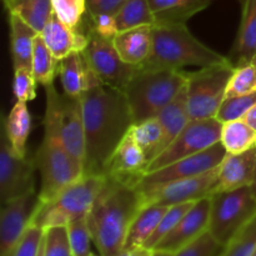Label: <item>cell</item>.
Wrapping results in <instances>:
<instances>
[{
    "mask_svg": "<svg viewBox=\"0 0 256 256\" xmlns=\"http://www.w3.org/2000/svg\"><path fill=\"white\" fill-rule=\"evenodd\" d=\"M85 128L84 175H104L118 145L134 124L122 90L99 84L82 95Z\"/></svg>",
    "mask_w": 256,
    "mask_h": 256,
    "instance_id": "6da1fadb",
    "label": "cell"
},
{
    "mask_svg": "<svg viewBox=\"0 0 256 256\" xmlns=\"http://www.w3.org/2000/svg\"><path fill=\"white\" fill-rule=\"evenodd\" d=\"M142 206L144 200L136 185L105 176L86 216L92 242L100 255L122 254L128 230Z\"/></svg>",
    "mask_w": 256,
    "mask_h": 256,
    "instance_id": "7a4b0ae2",
    "label": "cell"
},
{
    "mask_svg": "<svg viewBox=\"0 0 256 256\" xmlns=\"http://www.w3.org/2000/svg\"><path fill=\"white\" fill-rule=\"evenodd\" d=\"M40 174L39 202H50L64 189L84 176V165L64 146L58 132L52 108L46 104L44 115V138L34 158Z\"/></svg>",
    "mask_w": 256,
    "mask_h": 256,
    "instance_id": "3957f363",
    "label": "cell"
},
{
    "mask_svg": "<svg viewBox=\"0 0 256 256\" xmlns=\"http://www.w3.org/2000/svg\"><path fill=\"white\" fill-rule=\"evenodd\" d=\"M228 60L229 58L198 40L186 25H154L152 52L140 66L182 70L186 66L206 68Z\"/></svg>",
    "mask_w": 256,
    "mask_h": 256,
    "instance_id": "277c9868",
    "label": "cell"
},
{
    "mask_svg": "<svg viewBox=\"0 0 256 256\" xmlns=\"http://www.w3.org/2000/svg\"><path fill=\"white\" fill-rule=\"evenodd\" d=\"M188 84L184 70L138 66L124 88L134 122L158 116Z\"/></svg>",
    "mask_w": 256,
    "mask_h": 256,
    "instance_id": "5b68a950",
    "label": "cell"
},
{
    "mask_svg": "<svg viewBox=\"0 0 256 256\" xmlns=\"http://www.w3.org/2000/svg\"><path fill=\"white\" fill-rule=\"evenodd\" d=\"M104 175H84L50 202H39L32 224L44 230L66 226L74 220L86 218L104 184Z\"/></svg>",
    "mask_w": 256,
    "mask_h": 256,
    "instance_id": "8992f818",
    "label": "cell"
},
{
    "mask_svg": "<svg viewBox=\"0 0 256 256\" xmlns=\"http://www.w3.org/2000/svg\"><path fill=\"white\" fill-rule=\"evenodd\" d=\"M234 69V64L228 60L188 72L186 96L190 120H206L216 116Z\"/></svg>",
    "mask_w": 256,
    "mask_h": 256,
    "instance_id": "52a82bcc",
    "label": "cell"
},
{
    "mask_svg": "<svg viewBox=\"0 0 256 256\" xmlns=\"http://www.w3.org/2000/svg\"><path fill=\"white\" fill-rule=\"evenodd\" d=\"M256 215V196L250 186L212 195L209 232L226 246Z\"/></svg>",
    "mask_w": 256,
    "mask_h": 256,
    "instance_id": "ba28073f",
    "label": "cell"
},
{
    "mask_svg": "<svg viewBox=\"0 0 256 256\" xmlns=\"http://www.w3.org/2000/svg\"><path fill=\"white\" fill-rule=\"evenodd\" d=\"M225 155H226V150L222 146V142H218L214 146L209 148L199 154L184 158V159L172 162L166 166L146 172L136 184L138 190L144 200V205L152 199L155 192H159L165 185L178 182V180L204 174V172L219 166L220 162L224 160Z\"/></svg>",
    "mask_w": 256,
    "mask_h": 256,
    "instance_id": "9c48e42d",
    "label": "cell"
},
{
    "mask_svg": "<svg viewBox=\"0 0 256 256\" xmlns=\"http://www.w3.org/2000/svg\"><path fill=\"white\" fill-rule=\"evenodd\" d=\"M222 124L216 119L192 120L174 142L168 145L149 165L146 172H154L162 166L184 158L199 154L220 142Z\"/></svg>",
    "mask_w": 256,
    "mask_h": 256,
    "instance_id": "30bf717a",
    "label": "cell"
},
{
    "mask_svg": "<svg viewBox=\"0 0 256 256\" xmlns=\"http://www.w3.org/2000/svg\"><path fill=\"white\" fill-rule=\"evenodd\" d=\"M46 104L52 108L56 119L58 132L68 152L84 165L85 128L82 104L80 96L60 95L54 84L45 86Z\"/></svg>",
    "mask_w": 256,
    "mask_h": 256,
    "instance_id": "8fae6325",
    "label": "cell"
},
{
    "mask_svg": "<svg viewBox=\"0 0 256 256\" xmlns=\"http://www.w3.org/2000/svg\"><path fill=\"white\" fill-rule=\"evenodd\" d=\"M89 42L84 52L90 68L105 85L124 90L138 66L125 62L116 52L112 40L104 39L88 28Z\"/></svg>",
    "mask_w": 256,
    "mask_h": 256,
    "instance_id": "7c38bea8",
    "label": "cell"
},
{
    "mask_svg": "<svg viewBox=\"0 0 256 256\" xmlns=\"http://www.w3.org/2000/svg\"><path fill=\"white\" fill-rule=\"evenodd\" d=\"M34 159L20 156L12 150L2 132L0 145V199L2 205L35 192Z\"/></svg>",
    "mask_w": 256,
    "mask_h": 256,
    "instance_id": "4fadbf2b",
    "label": "cell"
},
{
    "mask_svg": "<svg viewBox=\"0 0 256 256\" xmlns=\"http://www.w3.org/2000/svg\"><path fill=\"white\" fill-rule=\"evenodd\" d=\"M39 206L35 192L2 205L0 214V256H12Z\"/></svg>",
    "mask_w": 256,
    "mask_h": 256,
    "instance_id": "5bb4252c",
    "label": "cell"
},
{
    "mask_svg": "<svg viewBox=\"0 0 256 256\" xmlns=\"http://www.w3.org/2000/svg\"><path fill=\"white\" fill-rule=\"evenodd\" d=\"M218 180H219V166L204 174L165 185L152 195L146 204L156 202L165 206H172L182 202H195L215 194L218 189Z\"/></svg>",
    "mask_w": 256,
    "mask_h": 256,
    "instance_id": "9a60e30c",
    "label": "cell"
},
{
    "mask_svg": "<svg viewBox=\"0 0 256 256\" xmlns=\"http://www.w3.org/2000/svg\"><path fill=\"white\" fill-rule=\"evenodd\" d=\"M210 208H212V196L195 202L180 220L179 224L174 228V230L168 234L155 249L176 252L208 232Z\"/></svg>",
    "mask_w": 256,
    "mask_h": 256,
    "instance_id": "2e32d148",
    "label": "cell"
},
{
    "mask_svg": "<svg viewBox=\"0 0 256 256\" xmlns=\"http://www.w3.org/2000/svg\"><path fill=\"white\" fill-rule=\"evenodd\" d=\"M148 164L144 150L128 132L110 156L104 175L136 185L146 174Z\"/></svg>",
    "mask_w": 256,
    "mask_h": 256,
    "instance_id": "e0dca14e",
    "label": "cell"
},
{
    "mask_svg": "<svg viewBox=\"0 0 256 256\" xmlns=\"http://www.w3.org/2000/svg\"><path fill=\"white\" fill-rule=\"evenodd\" d=\"M59 75L64 94L69 96H82L88 90L102 84L82 52H72L60 60Z\"/></svg>",
    "mask_w": 256,
    "mask_h": 256,
    "instance_id": "ac0fdd59",
    "label": "cell"
},
{
    "mask_svg": "<svg viewBox=\"0 0 256 256\" xmlns=\"http://www.w3.org/2000/svg\"><path fill=\"white\" fill-rule=\"evenodd\" d=\"M46 46L58 60L64 59L72 52H84L89 42V34L80 28L72 29L65 25L52 12L48 24L40 32Z\"/></svg>",
    "mask_w": 256,
    "mask_h": 256,
    "instance_id": "d6986e66",
    "label": "cell"
},
{
    "mask_svg": "<svg viewBox=\"0 0 256 256\" xmlns=\"http://www.w3.org/2000/svg\"><path fill=\"white\" fill-rule=\"evenodd\" d=\"M256 148L242 154H226L219 165L218 192L250 186L254 176Z\"/></svg>",
    "mask_w": 256,
    "mask_h": 256,
    "instance_id": "ffe728a7",
    "label": "cell"
},
{
    "mask_svg": "<svg viewBox=\"0 0 256 256\" xmlns=\"http://www.w3.org/2000/svg\"><path fill=\"white\" fill-rule=\"evenodd\" d=\"M152 28L139 26L122 30L112 39L114 46L125 62L134 66L144 64L152 49Z\"/></svg>",
    "mask_w": 256,
    "mask_h": 256,
    "instance_id": "44dd1931",
    "label": "cell"
},
{
    "mask_svg": "<svg viewBox=\"0 0 256 256\" xmlns=\"http://www.w3.org/2000/svg\"><path fill=\"white\" fill-rule=\"evenodd\" d=\"M214 0H149L155 25H186Z\"/></svg>",
    "mask_w": 256,
    "mask_h": 256,
    "instance_id": "7402d4cb",
    "label": "cell"
},
{
    "mask_svg": "<svg viewBox=\"0 0 256 256\" xmlns=\"http://www.w3.org/2000/svg\"><path fill=\"white\" fill-rule=\"evenodd\" d=\"M168 209L169 206L156 204V202L144 205L139 210L136 216L134 218L129 230H128L122 252H129V250L144 246L145 242L154 234L160 220L162 219Z\"/></svg>",
    "mask_w": 256,
    "mask_h": 256,
    "instance_id": "603a6c76",
    "label": "cell"
},
{
    "mask_svg": "<svg viewBox=\"0 0 256 256\" xmlns=\"http://www.w3.org/2000/svg\"><path fill=\"white\" fill-rule=\"evenodd\" d=\"M9 26L14 69L32 68L35 38L39 32L15 14H9Z\"/></svg>",
    "mask_w": 256,
    "mask_h": 256,
    "instance_id": "cb8c5ba5",
    "label": "cell"
},
{
    "mask_svg": "<svg viewBox=\"0 0 256 256\" xmlns=\"http://www.w3.org/2000/svg\"><path fill=\"white\" fill-rule=\"evenodd\" d=\"M158 118L162 122V132H164L162 145H160V152H162V150L166 149L168 145L174 142L175 138L192 122L189 109H188L186 86L169 105H166L158 114Z\"/></svg>",
    "mask_w": 256,
    "mask_h": 256,
    "instance_id": "d4e9b609",
    "label": "cell"
},
{
    "mask_svg": "<svg viewBox=\"0 0 256 256\" xmlns=\"http://www.w3.org/2000/svg\"><path fill=\"white\" fill-rule=\"evenodd\" d=\"M32 130V115L26 102H16L4 122V134L20 156H26V142Z\"/></svg>",
    "mask_w": 256,
    "mask_h": 256,
    "instance_id": "484cf974",
    "label": "cell"
},
{
    "mask_svg": "<svg viewBox=\"0 0 256 256\" xmlns=\"http://www.w3.org/2000/svg\"><path fill=\"white\" fill-rule=\"evenodd\" d=\"M9 14L22 18L38 32H42L52 15V0H4Z\"/></svg>",
    "mask_w": 256,
    "mask_h": 256,
    "instance_id": "4316f807",
    "label": "cell"
},
{
    "mask_svg": "<svg viewBox=\"0 0 256 256\" xmlns=\"http://www.w3.org/2000/svg\"><path fill=\"white\" fill-rule=\"evenodd\" d=\"M220 142L226 154H242L256 148V132L244 119L224 122Z\"/></svg>",
    "mask_w": 256,
    "mask_h": 256,
    "instance_id": "83f0119b",
    "label": "cell"
},
{
    "mask_svg": "<svg viewBox=\"0 0 256 256\" xmlns=\"http://www.w3.org/2000/svg\"><path fill=\"white\" fill-rule=\"evenodd\" d=\"M129 134L144 150L149 164L160 154V145H162L164 132H162V125L158 116L134 122L130 128Z\"/></svg>",
    "mask_w": 256,
    "mask_h": 256,
    "instance_id": "f1b7e54d",
    "label": "cell"
},
{
    "mask_svg": "<svg viewBox=\"0 0 256 256\" xmlns=\"http://www.w3.org/2000/svg\"><path fill=\"white\" fill-rule=\"evenodd\" d=\"M60 62L52 55L49 48L42 40V35L38 34L34 42V52H32V70L38 84L42 86L52 84L56 74H59Z\"/></svg>",
    "mask_w": 256,
    "mask_h": 256,
    "instance_id": "f546056e",
    "label": "cell"
},
{
    "mask_svg": "<svg viewBox=\"0 0 256 256\" xmlns=\"http://www.w3.org/2000/svg\"><path fill=\"white\" fill-rule=\"evenodd\" d=\"M119 32L139 26H154L155 18L149 0H126L115 14Z\"/></svg>",
    "mask_w": 256,
    "mask_h": 256,
    "instance_id": "4dcf8cb0",
    "label": "cell"
},
{
    "mask_svg": "<svg viewBox=\"0 0 256 256\" xmlns=\"http://www.w3.org/2000/svg\"><path fill=\"white\" fill-rule=\"evenodd\" d=\"M256 92V68L252 62L236 65L228 82L225 98L239 96Z\"/></svg>",
    "mask_w": 256,
    "mask_h": 256,
    "instance_id": "1f68e13d",
    "label": "cell"
},
{
    "mask_svg": "<svg viewBox=\"0 0 256 256\" xmlns=\"http://www.w3.org/2000/svg\"><path fill=\"white\" fill-rule=\"evenodd\" d=\"M256 104V92L239 96L225 98L216 112V119L222 124L244 119L250 109Z\"/></svg>",
    "mask_w": 256,
    "mask_h": 256,
    "instance_id": "d6a6232c",
    "label": "cell"
},
{
    "mask_svg": "<svg viewBox=\"0 0 256 256\" xmlns=\"http://www.w3.org/2000/svg\"><path fill=\"white\" fill-rule=\"evenodd\" d=\"M192 205H194V202H182V204L169 206V209L166 210V212L164 214L162 219L160 220L159 225H158L154 234H152V236H150V239L145 242L144 248L154 250L155 248L158 246V244H159L168 234H170V232L174 230V228L179 224L180 220L182 219V216L186 214L188 210H189Z\"/></svg>",
    "mask_w": 256,
    "mask_h": 256,
    "instance_id": "836d02e7",
    "label": "cell"
},
{
    "mask_svg": "<svg viewBox=\"0 0 256 256\" xmlns=\"http://www.w3.org/2000/svg\"><path fill=\"white\" fill-rule=\"evenodd\" d=\"M256 250V215L232 238L222 256H252Z\"/></svg>",
    "mask_w": 256,
    "mask_h": 256,
    "instance_id": "e575fe53",
    "label": "cell"
},
{
    "mask_svg": "<svg viewBox=\"0 0 256 256\" xmlns=\"http://www.w3.org/2000/svg\"><path fill=\"white\" fill-rule=\"evenodd\" d=\"M52 12L69 28L78 29L88 12V0H52Z\"/></svg>",
    "mask_w": 256,
    "mask_h": 256,
    "instance_id": "d590c367",
    "label": "cell"
},
{
    "mask_svg": "<svg viewBox=\"0 0 256 256\" xmlns=\"http://www.w3.org/2000/svg\"><path fill=\"white\" fill-rule=\"evenodd\" d=\"M72 256H88L92 252V239L86 218L74 220L66 225Z\"/></svg>",
    "mask_w": 256,
    "mask_h": 256,
    "instance_id": "8d00e7d4",
    "label": "cell"
},
{
    "mask_svg": "<svg viewBox=\"0 0 256 256\" xmlns=\"http://www.w3.org/2000/svg\"><path fill=\"white\" fill-rule=\"evenodd\" d=\"M42 256H72L66 226H52L45 230Z\"/></svg>",
    "mask_w": 256,
    "mask_h": 256,
    "instance_id": "74e56055",
    "label": "cell"
},
{
    "mask_svg": "<svg viewBox=\"0 0 256 256\" xmlns=\"http://www.w3.org/2000/svg\"><path fill=\"white\" fill-rule=\"evenodd\" d=\"M225 246L220 244L208 230L198 239L174 252V256H222Z\"/></svg>",
    "mask_w": 256,
    "mask_h": 256,
    "instance_id": "f35d334b",
    "label": "cell"
},
{
    "mask_svg": "<svg viewBox=\"0 0 256 256\" xmlns=\"http://www.w3.org/2000/svg\"><path fill=\"white\" fill-rule=\"evenodd\" d=\"M36 80L32 74V68H16L14 69V92L16 102H32L36 96Z\"/></svg>",
    "mask_w": 256,
    "mask_h": 256,
    "instance_id": "ab89813d",
    "label": "cell"
},
{
    "mask_svg": "<svg viewBox=\"0 0 256 256\" xmlns=\"http://www.w3.org/2000/svg\"><path fill=\"white\" fill-rule=\"evenodd\" d=\"M44 236L45 230L42 228L30 224L12 256H39Z\"/></svg>",
    "mask_w": 256,
    "mask_h": 256,
    "instance_id": "60d3db41",
    "label": "cell"
},
{
    "mask_svg": "<svg viewBox=\"0 0 256 256\" xmlns=\"http://www.w3.org/2000/svg\"><path fill=\"white\" fill-rule=\"evenodd\" d=\"M88 14V12H86ZM90 20V29L104 39L112 40L119 32L116 19L114 14L109 12H98V14H88Z\"/></svg>",
    "mask_w": 256,
    "mask_h": 256,
    "instance_id": "b9f144b4",
    "label": "cell"
},
{
    "mask_svg": "<svg viewBox=\"0 0 256 256\" xmlns=\"http://www.w3.org/2000/svg\"><path fill=\"white\" fill-rule=\"evenodd\" d=\"M126 0H88V14L109 12L116 14Z\"/></svg>",
    "mask_w": 256,
    "mask_h": 256,
    "instance_id": "7bdbcfd3",
    "label": "cell"
},
{
    "mask_svg": "<svg viewBox=\"0 0 256 256\" xmlns=\"http://www.w3.org/2000/svg\"><path fill=\"white\" fill-rule=\"evenodd\" d=\"M152 250L146 249V248H136V249L129 250V252H122L119 256H152Z\"/></svg>",
    "mask_w": 256,
    "mask_h": 256,
    "instance_id": "ee69618b",
    "label": "cell"
},
{
    "mask_svg": "<svg viewBox=\"0 0 256 256\" xmlns=\"http://www.w3.org/2000/svg\"><path fill=\"white\" fill-rule=\"evenodd\" d=\"M244 120L256 132V104L249 110V112H248V114L245 115Z\"/></svg>",
    "mask_w": 256,
    "mask_h": 256,
    "instance_id": "f6af8a7d",
    "label": "cell"
},
{
    "mask_svg": "<svg viewBox=\"0 0 256 256\" xmlns=\"http://www.w3.org/2000/svg\"><path fill=\"white\" fill-rule=\"evenodd\" d=\"M152 256H174V252H165V250L154 249V250H152Z\"/></svg>",
    "mask_w": 256,
    "mask_h": 256,
    "instance_id": "bcb514c9",
    "label": "cell"
},
{
    "mask_svg": "<svg viewBox=\"0 0 256 256\" xmlns=\"http://www.w3.org/2000/svg\"><path fill=\"white\" fill-rule=\"evenodd\" d=\"M252 188V192H254V195L256 196V158H255V168H254V176H252V182L250 185Z\"/></svg>",
    "mask_w": 256,
    "mask_h": 256,
    "instance_id": "7dc6e473",
    "label": "cell"
},
{
    "mask_svg": "<svg viewBox=\"0 0 256 256\" xmlns=\"http://www.w3.org/2000/svg\"><path fill=\"white\" fill-rule=\"evenodd\" d=\"M42 246H44V240H42V248H40V252H39V256H42Z\"/></svg>",
    "mask_w": 256,
    "mask_h": 256,
    "instance_id": "c3c4849f",
    "label": "cell"
},
{
    "mask_svg": "<svg viewBox=\"0 0 256 256\" xmlns=\"http://www.w3.org/2000/svg\"><path fill=\"white\" fill-rule=\"evenodd\" d=\"M252 62L255 65V68H256V54H255V56L252 59Z\"/></svg>",
    "mask_w": 256,
    "mask_h": 256,
    "instance_id": "681fc988",
    "label": "cell"
},
{
    "mask_svg": "<svg viewBox=\"0 0 256 256\" xmlns=\"http://www.w3.org/2000/svg\"><path fill=\"white\" fill-rule=\"evenodd\" d=\"M88 256H98V255H95V254H92V252H90V254L88 255ZM100 256H102V255H100Z\"/></svg>",
    "mask_w": 256,
    "mask_h": 256,
    "instance_id": "f907efd6",
    "label": "cell"
},
{
    "mask_svg": "<svg viewBox=\"0 0 256 256\" xmlns=\"http://www.w3.org/2000/svg\"><path fill=\"white\" fill-rule=\"evenodd\" d=\"M252 256H256V250H255V252H254V255H252Z\"/></svg>",
    "mask_w": 256,
    "mask_h": 256,
    "instance_id": "816d5d0a",
    "label": "cell"
}]
</instances>
